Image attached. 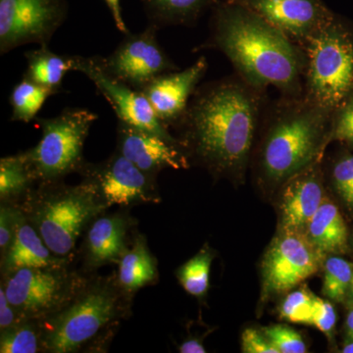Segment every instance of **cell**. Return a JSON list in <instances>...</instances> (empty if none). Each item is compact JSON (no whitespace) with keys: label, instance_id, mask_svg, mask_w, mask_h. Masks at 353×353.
Instances as JSON below:
<instances>
[{"label":"cell","instance_id":"cell-1","mask_svg":"<svg viewBox=\"0 0 353 353\" xmlns=\"http://www.w3.org/2000/svg\"><path fill=\"white\" fill-rule=\"evenodd\" d=\"M210 37L201 48L224 53L236 75L255 88L303 94L305 51L285 32L234 0L212 7Z\"/></svg>","mask_w":353,"mask_h":353},{"label":"cell","instance_id":"cell-23","mask_svg":"<svg viewBox=\"0 0 353 353\" xmlns=\"http://www.w3.org/2000/svg\"><path fill=\"white\" fill-rule=\"evenodd\" d=\"M218 0H143L153 27L192 26Z\"/></svg>","mask_w":353,"mask_h":353},{"label":"cell","instance_id":"cell-10","mask_svg":"<svg viewBox=\"0 0 353 353\" xmlns=\"http://www.w3.org/2000/svg\"><path fill=\"white\" fill-rule=\"evenodd\" d=\"M80 173L85 176V181L94 185L106 208L159 201L154 176L141 171L117 150L101 163H85Z\"/></svg>","mask_w":353,"mask_h":353},{"label":"cell","instance_id":"cell-15","mask_svg":"<svg viewBox=\"0 0 353 353\" xmlns=\"http://www.w3.org/2000/svg\"><path fill=\"white\" fill-rule=\"evenodd\" d=\"M208 68V60L201 57L189 68L157 77L141 90L165 127L182 119Z\"/></svg>","mask_w":353,"mask_h":353},{"label":"cell","instance_id":"cell-32","mask_svg":"<svg viewBox=\"0 0 353 353\" xmlns=\"http://www.w3.org/2000/svg\"><path fill=\"white\" fill-rule=\"evenodd\" d=\"M330 136L332 139L353 145V92L334 111Z\"/></svg>","mask_w":353,"mask_h":353},{"label":"cell","instance_id":"cell-24","mask_svg":"<svg viewBox=\"0 0 353 353\" xmlns=\"http://www.w3.org/2000/svg\"><path fill=\"white\" fill-rule=\"evenodd\" d=\"M37 182L25 152L1 158L0 160V199L14 202L25 199Z\"/></svg>","mask_w":353,"mask_h":353},{"label":"cell","instance_id":"cell-3","mask_svg":"<svg viewBox=\"0 0 353 353\" xmlns=\"http://www.w3.org/2000/svg\"><path fill=\"white\" fill-rule=\"evenodd\" d=\"M282 97L266 111L261 150L262 171L272 183L289 181L314 163L331 134L334 113L304 94Z\"/></svg>","mask_w":353,"mask_h":353},{"label":"cell","instance_id":"cell-21","mask_svg":"<svg viewBox=\"0 0 353 353\" xmlns=\"http://www.w3.org/2000/svg\"><path fill=\"white\" fill-rule=\"evenodd\" d=\"M307 236L320 252H338L345 250L347 241V225L334 204L322 202L309 222Z\"/></svg>","mask_w":353,"mask_h":353},{"label":"cell","instance_id":"cell-35","mask_svg":"<svg viewBox=\"0 0 353 353\" xmlns=\"http://www.w3.org/2000/svg\"><path fill=\"white\" fill-rule=\"evenodd\" d=\"M243 352L246 353H280L265 334L254 329H246L241 336Z\"/></svg>","mask_w":353,"mask_h":353},{"label":"cell","instance_id":"cell-34","mask_svg":"<svg viewBox=\"0 0 353 353\" xmlns=\"http://www.w3.org/2000/svg\"><path fill=\"white\" fill-rule=\"evenodd\" d=\"M336 321V315L334 306L329 301L316 297L311 326L316 327L322 333L329 334L333 331Z\"/></svg>","mask_w":353,"mask_h":353},{"label":"cell","instance_id":"cell-19","mask_svg":"<svg viewBox=\"0 0 353 353\" xmlns=\"http://www.w3.org/2000/svg\"><path fill=\"white\" fill-rule=\"evenodd\" d=\"M67 264H69V259L58 257L51 252L23 213L12 243L6 254L1 256V270L4 277L20 269Z\"/></svg>","mask_w":353,"mask_h":353},{"label":"cell","instance_id":"cell-41","mask_svg":"<svg viewBox=\"0 0 353 353\" xmlns=\"http://www.w3.org/2000/svg\"><path fill=\"white\" fill-rule=\"evenodd\" d=\"M350 290H352V292L353 294V277H352V284H350Z\"/></svg>","mask_w":353,"mask_h":353},{"label":"cell","instance_id":"cell-25","mask_svg":"<svg viewBox=\"0 0 353 353\" xmlns=\"http://www.w3.org/2000/svg\"><path fill=\"white\" fill-rule=\"evenodd\" d=\"M57 94L58 92L51 88L43 87L29 79L23 78L11 92V120L23 123L31 122L37 117L46 99Z\"/></svg>","mask_w":353,"mask_h":353},{"label":"cell","instance_id":"cell-22","mask_svg":"<svg viewBox=\"0 0 353 353\" xmlns=\"http://www.w3.org/2000/svg\"><path fill=\"white\" fill-rule=\"evenodd\" d=\"M25 57L28 67L24 78L57 92L68 72L75 71V57L57 54L48 50V46L28 51Z\"/></svg>","mask_w":353,"mask_h":353},{"label":"cell","instance_id":"cell-20","mask_svg":"<svg viewBox=\"0 0 353 353\" xmlns=\"http://www.w3.org/2000/svg\"><path fill=\"white\" fill-rule=\"evenodd\" d=\"M158 278L157 261L148 248L145 236H137L118 263V284L132 296L143 288L154 284Z\"/></svg>","mask_w":353,"mask_h":353},{"label":"cell","instance_id":"cell-37","mask_svg":"<svg viewBox=\"0 0 353 353\" xmlns=\"http://www.w3.org/2000/svg\"><path fill=\"white\" fill-rule=\"evenodd\" d=\"M104 1H105L106 6H108L109 10H110L116 28L123 34H130L124 18H123L122 8H121L120 4L121 0H104Z\"/></svg>","mask_w":353,"mask_h":353},{"label":"cell","instance_id":"cell-18","mask_svg":"<svg viewBox=\"0 0 353 353\" xmlns=\"http://www.w3.org/2000/svg\"><path fill=\"white\" fill-rule=\"evenodd\" d=\"M309 167L290 179L285 188L282 204L285 231L301 232L307 228L324 201L321 182L315 172L308 170Z\"/></svg>","mask_w":353,"mask_h":353},{"label":"cell","instance_id":"cell-17","mask_svg":"<svg viewBox=\"0 0 353 353\" xmlns=\"http://www.w3.org/2000/svg\"><path fill=\"white\" fill-rule=\"evenodd\" d=\"M101 214L87 228L83 252L85 265L90 268L119 263L129 248L128 236L132 226L129 216L122 212Z\"/></svg>","mask_w":353,"mask_h":353},{"label":"cell","instance_id":"cell-6","mask_svg":"<svg viewBox=\"0 0 353 353\" xmlns=\"http://www.w3.org/2000/svg\"><path fill=\"white\" fill-rule=\"evenodd\" d=\"M303 94L336 111L353 92V32L338 16L303 43Z\"/></svg>","mask_w":353,"mask_h":353},{"label":"cell","instance_id":"cell-12","mask_svg":"<svg viewBox=\"0 0 353 353\" xmlns=\"http://www.w3.org/2000/svg\"><path fill=\"white\" fill-rule=\"evenodd\" d=\"M157 27L150 25L139 34H128L102 64L114 78L141 90L157 77L178 67L158 43Z\"/></svg>","mask_w":353,"mask_h":353},{"label":"cell","instance_id":"cell-40","mask_svg":"<svg viewBox=\"0 0 353 353\" xmlns=\"http://www.w3.org/2000/svg\"><path fill=\"white\" fill-rule=\"evenodd\" d=\"M343 352L345 353H353V341L352 343H348L347 345H345V347H343Z\"/></svg>","mask_w":353,"mask_h":353},{"label":"cell","instance_id":"cell-29","mask_svg":"<svg viewBox=\"0 0 353 353\" xmlns=\"http://www.w3.org/2000/svg\"><path fill=\"white\" fill-rule=\"evenodd\" d=\"M315 301L316 296L307 290H296L285 297L281 308V316L289 322L311 325Z\"/></svg>","mask_w":353,"mask_h":353},{"label":"cell","instance_id":"cell-13","mask_svg":"<svg viewBox=\"0 0 353 353\" xmlns=\"http://www.w3.org/2000/svg\"><path fill=\"white\" fill-rule=\"evenodd\" d=\"M320 252L307 234L284 231L272 243L263 262L265 290L285 292L318 270Z\"/></svg>","mask_w":353,"mask_h":353},{"label":"cell","instance_id":"cell-16","mask_svg":"<svg viewBox=\"0 0 353 353\" xmlns=\"http://www.w3.org/2000/svg\"><path fill=\"white\" fill-rule=\"evenodd\" d=\"M116 150L141 171L154 176L163 169L180 170L189 167L188 158L178 143L121 121L117 127Z\"/></svg>","mask_w":353,"mask_h":353},{"label":"cell","instance_id":"cell-39","mask_svg":"<svg viewBox=\"0 0 353 353\" xmlns=\"http://www.w3.org/2000/svg\"><path fill=\"white\" fill-rule=\"evenodd\" d=\"M347 330L348 336H350V338L353 341V309L347 315Z\"/></svg>","mask_w":353,"mask_h":353},{"label":"cell","instance_id":"cell-26","mask_svg":"<svg viewBox=\"0 0 353 353\" xmlns=\"http://www.w3.org/2000/svg\"><path fill=\"white\" fill-rule=\"evenodd\" d=\"M41 324L37 320H22L1 331L0 352L36 353L43 350Z\"/></svg>","mask_w":353,"mask_h":353},{"label":"cell","instance_id":"cell-33","mask_svg":"<svg viewBox=\"0 0 353 353\" xmlns=\"http://www.w3.org/2000/svg\"><path fill=\"white\" fill-rule=\"evenodd\" d=\"M332 176L341 199L353 208V155L339 159L334 165Z\"/></svg>","mask_w":353,"mask_h":353},{"label":"cell","instance_id":"cell-36","mask_svg":"<svg viewBox=\"0 0 353 353\" xmlns=\"http://www.w3.org/2000/svg\"><path fill=\"white\" fill-rule=\"evenodd\" d=\"M22 320L24 319L20 317L19 313L9 301L6 290L1 285V288H0V330L3 331V330L10 328L13 325L17 324Z\"/></svg>","mask_w":353,"mask_h":353},{"label":"cell","instance_id":"cell-2","mask_svg":"<svg viewBox=\"0 0 353 353\" xmlns=\"http://www.w3.org/2000/svg\"><path fill=\"white\" fill-rule=\"evenodd\" d=\"M264 90L236 75L197 88L179 123L185 143L216 173H236L245 165L264 112Z\"/></svg>","mask_w":353,"mask_h":353},{"label":"cell","instance_id":"cell-9","mask_svg":"<svg viewBox=\"0 0 353 353\" xmlns=\"http://www.w3.org/2000/svg\"><path fill=\"white\" fill-rule=\"evenodd\" d=\"M67 14V0H0V52L29 43L48 46Z\"/></svg>","mask_w":353,"mask_h":353},{"label":"cell","instance_id":"cell-28","mask_svg":"<svg viewBox=\"0 0 353 353\" xmlns=\"http://www.w3.org/2000/svg\"><path fill=\"white\" fill-rule=\"evenodd\" d=\"M352 268L347 261L340 257H331L325 263L323 292L333 301H343L352 284Z\"/></svg>","mask_w":353,"mask_h":353},{"label":"cell","instance_id":"cell-27","mask_svg":"<svg viewBox=\"0 0 353 353\" xmlns=\"http://www.w3.org/2000/svg\"><path fill=\"white\" fill-rule=\"evenodd\" d=\"M213 259L214 254L211 252L210 248L204 246L201 252L179 269L176 272L179 282L185 292L196 297L205 296L209 289Z\"/></svg>","mask_w":353,"mask_h":353},{"label":"cell","instance_id":"cell-30","mask_svg":"<svg viewBox=\"0 0 353 353\" xmlns=\"http://www.w3.org/2000/svg\"><path fill=\"white\" fill-rule=\"evenodd\" d=\"M265 336L280 353H304L306 345L301 334L290 327L274 325L263 330Z\"/></svg>","mask_w":353,"mask_h":353},{"label":"cell","instance_id":"cell-31","mask_svg":"<svg viewBox=\"0 0 353 353\" xmlns=\"http://www.w3.org/2000/svg\"><path fill=\"white\" fill-rule=\"evenodd\" d=\"M1 208H0V250H1V256H3L15 236L23 211L20 205H14L12 202H1Z\"/></svg>","mask_w":353,"mask_h":353},{"label":"cell","instance_id":"cell-38","mask_svg":"<svg viewBox=\"0 0 353 353\" xmlns=\"http://www.w3.org/2000/svg\"><path fill=\"white\" fill-rule=\"evenodd\" d=\"M179 352L181 353H205L206 350L201 341L192 338L183 341L182 345L179 347Z\"/></svg>","mask_w":353,"mask_h":353},{"label":"cell","instance_id":"cell-7","mask_svg":"<svg viewBox=\"0 0 353 353\" xmlns=\"http://www.w3.org/2000/svg\"><path fill=\"white\" fill-rule=\"evenodd\" d=\"M97 118L85 108H66L57 117L41 120V138L25 152L37 182H60L82 170L83 146Z\"/></svg>","mask_w":353,"mask_h":353},{"label":"cell","instance_id":"cell-14","mask_svg":"<svg viewBox=\"0 0 353 353\" xmlns=\"http://www.w3.org/2000/svg\"><path fill=\"white\" fill-rule=\"evenodd\" d=\"M285 32L296 43H303L327 24L334 14L323 0H234Z\"/></svg>","mask_w":353,"mask_h":353},{"label":"cell","instance_id":"cell-8","mask_svg":"<svg viewBox=\"0 0 353 353\" xmlns=\"http://www.w3.org/2000/svg\"><path fill=\"white\" fill-rule=\"evenodd\" d=\"M67 266L24 268L6 276L2 285L22 319L41 321L75 299L88 281Z\"/></svg>","mask_w":353,"mask_h":353},{"label":"cell","instance_id":"cell-11","mask_svg":"<svg viewBox=\"0 0 353 353\" xmlns=\"http://www.w3.org/2000/svg\"><path fill=\"white\" fill-rule=\"evenodd\" d=\"M75 71L94 83L121 122L178 143L157 117L145 95L111 76L102 64V57H75Z\"/></svg>","mask_w":353,"mask_h":353},{"label":"cell","instance_id":"cell-5","mask_svg":"<svg viewBox=\"0 0 353 353\" xmlns=\"http://www.w3.org/2000/svg\"><path fill=\"white\" fill-rule=\"evenodd\" d=\"M130 297L121 289L116 275L87 282L66 307L39 321L43 350L78 352L102 330L124 317L130 309Z\"/></svg>","mask_w":353,"mask_h":353},{"label":"cell","instance_id":"cell-4","mask_svg":"<svg viewBox=\"0 0 353 353\" xmlns=\"http://www.w3.org/2000/svg\"><path fill=\"white\" fill-rule=\"evenodd\" d=\"M24 201L21 209L26 218L51 252L62 259L73 254L82 232L108 209L94 185L85 180L77 185L39 183Z\"/></svg>","mask_w":353,"mask_h":353}]
</instances>
